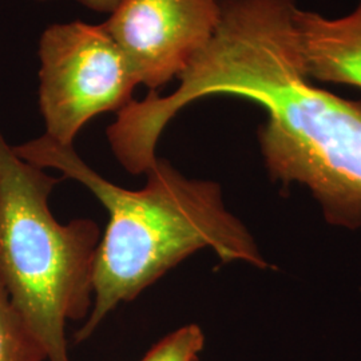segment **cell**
<instances>
[{
  "mask_svg": "<svg viewBox=\"0 0 361 361\" xmlns=\"http://www.w3.org/2000/svg\"><path fill=\"white\" fill-rule=\"evenodd\" d=\"M219 18V0H122L104 27L138 83L157 91L207 46Z\"/></svg>",
  "mask_w": 361,
  "mask_h": 361,
  "instance_id": "5",
  "label": "cell"
},
{
  "mask_svg": "<svg viewBox=\"0 0 361 361\" xmlns=\"http://www.w3.org/2000/svg\"><path fill=\"white\" fill-rule=\"evenodd\" d=\"M205 345V336L195 324L185 325L165 336L141 361H198Z\"/></svg>",
  "mask_w": 361,
  "mask_h": 361,
  "instance_id": "8",
  "label": "cell"
},
{
  "mask_svg": "<svg viewBox=\"0 0 361 361\" xmlns=\"http://www.w3.org/2000/svg\"><path fill=\"white\" fill-rule=\"evenodd\" d=\"M79 4L95 13H113L122 0H77Z\"/></svg>",
  "mask_w": 361,
  "mask_h": 361,
  "instance_id": "9",
  "label": "cell"
},
{
  "mask_svg": "<svg viewBox=\"0 0 361 361\" xmlns=\"http://www.w3.org/2000/svg\"><path fill=\"white\" fill-rule=\"evenodd\" d=\"M217 27L168 97L157 91L116 113L107 140L140 176L158 158L162 131L195 101L226 95L267 113L258 130L271 178L310 188L328 221L361 226V102L312 83L297 35L296 0H219Z\"/></svg>",
  "mask_w": 361,
  "mask_h": 361,
  "instance_id": "1",
  "label": "cell"
},
{
  "mask_svg": "<svg viewBox=\"0 0 361 361\" xmlns=\"http://www.w3.org/2000/svg\"><path fill=\"white\" fill-rule=\"evenodd\" d=\"M59 180L22 159L0 131V284L49 361H70L66 323L90 313L102 238L91 219H55L49 198Z\"/></svg>",
  "mask_w": 361,
  "mask_h": 361,
  "instance_id": "3",
  "label": "cell"
},
{
  "mask_svg": "<svg viewBox=\"0 0 361 361\" xmlns=\"http://www.w3.org/2000/svg\"><path fill=\"white\" fill-rule=\"evenodd\" d=\"M13 150L38 168L59 170L65 178L78 180L109 213L94 265V302L75 334L77 343L90 337L121 302L137 298L197 250L212 249L224 262L267 268L245 225L226 210L216 182L189 180L157 158L145 173L146 186L129 190L101 177L74 145H61L44 134Z\"/></svg>",
  "mask_w": 361,
  "mask_h": 361,
  "instance_id": "2",
  "label": "cell"
},
{
  "mask_svg": "<svg viewBox=\"0 0 361 361\" xmlns=\"http://www.w3.org/2000/svg\"><path fill=\"white\" fill-rule=\"evenodd\" d=\"M46 352L0 284V361H44Z\"/></svg>",
  "mask_w": 361,
  "mask_h": 361,
  "instance_id": "7",
  "label": "cell"
},
{
  "mask_svg": "<svg viewBox=\"0 0 361 361\" xmlns=\"http://www.w3.org/2000/svg\"><path fill=\"white\" fill-rule=\"evenodd\" d=\"M39 110L50 140L74 145L99 114L119 113L140 85L104 25L55 23L39 40Z\"/></svg>",
  "mask_w": 361,
  "mask_h": 361,
  "instance_id": "4",
  "label": "cell"
},
{
  "mask_svg": "<svg viewBox=\"0 0 361 361\" xmlns=\"http://www.w3.org/2000/svg\"><path fill=\"white\" fill-rule=\"evenodd\" d=\"M38 1H50V0H38Z\"/></svg>",
  "mask_w": 361,
  "mask_h": 361,
  "instance_id": "10",
  "label": "cell"
},
{
  "mask_svg": "<svg viewBox=\"0 0 361 361\" xmlns=\"http://www.w3.org/2000/svg\"><path fill=\"white\" fill-rule=\"evenodd\" d=\"M295 23L312 79L361 89V0L353 11L340 18L298 7Z\"/></svg>",
  "mask_w": 361,
  "mask_h": 361,
  "instance_id": "6",
  "label": "cell"
}]
</instances>
